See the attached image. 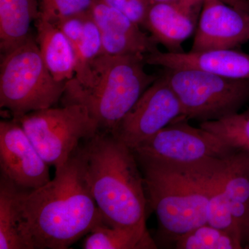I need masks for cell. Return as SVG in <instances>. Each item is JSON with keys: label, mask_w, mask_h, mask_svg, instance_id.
<instances>
[{"label": "cell", "mask_w": 249, "mask_h": 249, "mask_svg": "<svg viewBox=\"0 0 249 249\" xmlns=\"http://www.w3.org/2000/svg\"><path fill=\"white\" fill-rule=\"evenodd\" d=\"M23 234L29 249H66L103 224L91 193L83 142L45 186L26 191Z\"/></svg>", "instance_id": "cell-1"}, {"label": "cell", "mask_w": 249, "mask_h": 249, "mask_svg": "<svg viewBox=\"0 0 249 249\" xmlns=\"http://www.w3.org/2000/svg\"><path fill=\"white\" fill-rule=\"evenodd\" d=\"M87 175L104 224L114 227L146 226L143 176L132 149L107 132L83 142Z\"/></svg>", "instance_id": "cell-2"}, {"label": "cell", "mask_w": 249, "mask_h": 249, "mask_svg": "<svg viewBox=\"0 0 249 249\" xmlns=\"http://www.w3.org/2000/svg\"><path fill=\"white\" fill-rule=\"evenodd\" d=\"M136 158L143 176L148 208L157 214L163 237L173 244L178 237L207 224L208 183L222 159L180 165Z\"/></svg>", "instance_id": "cell-3"}, {"label": "cell", "mask_w": 249, "mask_h": 249, "mask_svg": "<svg viewBox=\"0 0 249 249\" xmlns=\"http://www.w3.org/2000/svg\"><path fill=\"white\" fill-rule=\"evenodd\" d=\"M144 55L101 54L90 65L83 83H66L62 105H80L99 131L114 134L124 116L158 76L145 71Z\"/></svg>", "instance_id": "cell-4"}, {"label": "cell", "mask_w": 249, "mask_h": 249, "mask_svg": "<svg viewBox=\"0 0 249 249\" xmlns=\"http://www.w3.org/2000/svg\"><path fill=\"white\" fill-rule=\"evenodd\" d=\"M46 67L37 41L31 35L20 45L1 55L0 107L17 118L53 107L66 88Z\"/></svg>", "instance_id": "cell-5"}, {"label": "cell", "mask_w": 249, "mask_h": 249, "mask_svg": "<svg viewBox=\"0 0 249 249\" xmlns=\"http://www.w3.org/2000/svg\"><path fill=\"white\" fill-rule=\"evenodd\" d=\"M162 74L177 95L188 121H217L249 102V80L235 79L196 69L164 68Z\"/></svg>", "instance_id": "cell-6"}, {"label": "cell", "mask_w": 249, "mask_h": 249, "mask_svg": "<svg viewBox=\"0 0 249 249\" xmlns=\"http://www.w3.org/2000/svg\"><path fill=\"white\" fill-rule=\"evenodd\" d=\"M14 119L46 163L55 170L70 160L82 142L99 132L96 121L80 105L47 108Z\"/></svg>", "instance_id": "cell-7"}, {"label": "cell", "mask_w": 249, "mask_h": 249, "mask_svg": "<svg viewBox=\"0 0 249 249\" xmlns=\"http://www.w3.org/2000/svg\"><path fill=\"white\" fill-rule=\"evenodd\" d=\"M137 157L173 165H194L224 159L237 150L206 129L193 127L186 119L172 123L132 149Z\"/></svg>", "instance_id": "cell-8"}, {"label": "cell", "mask_w": 249, "mask_h": 249, "mask_svg": "<svg viewBox=\"0 0 249 249\" xmlns=\"http://www.w3.org/2000/svg\"><path fill=\"white\" fill-rule=\"evenodd\" d=\"M179 119H184L181 103L161 74L124 116L113 135L132 150Z\"/></svg>", "instance_id": "cell-9"}, {"label": "cell", "mask_w": 249, "mask_h": 249, "mask_svg": "<svg viewBox=\"0 0 249 249\" xmlns=\"http://www.w3.org/2000/svg\"><path fill=\"white\" fill-rule=\"evenodd\" d=\"M49 167L17 121H1V175L22 189L32 191L51 181Z\"/></svg>", "instance_id": "cell-10"}, {"label": "cell", "mask_w": 249, "mask_h": 249, "mask_svg": "<svg viewBox=\"0 0 249 249\" xmlns=\"http://www.w3.org/2000/svg\"><path fill=\"white\" fill-rule=\"evenodd\" d=\"M249 41V12L224 0H203L191 52L235 49Z\"/></svg>", "instance_id": "cell-11"}, {"label": "cell", "mask_w": 249, "mask_h": 249, "mask_svg": "<svg viewBox=\"0 0 249 249\" xmlns=\"http://www.w3.org/2000/svg\"><path fill=\"white\" fill-rule=\"evenodd\" d=\"M202 4L203 0L152 4L143 27L168 52H183V42L196 31Z\"/></svg>", "instance_id": "cell-12"}, {"label": "cell", "mask_w": 249, "mask_h": 249, "mask_svg": "<svg viewBox=\"0 0 249 249\" xmlns=\"http://www.w3.org/2000/svg\"><path fill=\"white\" fill-rule=\"evenodd\" d=\"M89 11L101 34L103 54L145 56L158 50L151 36L114 8L96 0Z\"/></svg>", "instance_id": "cell-13"}, {"label": "cell", "mask_w": 249, "mask_h": 249, "mask_svg": "<svg viewBox=\"0 0 249 249\" xmlns=\"http://www.w3.org/2000/svg\"><path fill=\"white\" fill-rule=\"evenodd\" d=\"M147 65L163 68L196 69L219 76L249 80V54L231 49L199 52H161L145 55Z\"/></svg>", "instance_id": "cell-14"}, {"label": "cell", "mask_w": 249, "mask_h": 249, "mask_svg": "<svg viewBox=\"0 0 249 249\" xmlns=\"http://www.w3.org/2000/svg\"><path fill=\"white\" fill-rule=\"evenodd\" d=\"M223 186L231 212L242 235L244 249L249 242V159L237 150L228 156L223 168Z\"/></svg>", "instance_id": "cell-15"}, {"label": "cell", "mask_w": 249, "mask_h": 249, "mask_svg": "<svg viewBox=\"0 0 249 249\" xmlns=\"http://www.w3.org/2000/svg\"><path fill=\"white\" fill-rule=\"evenodd\" d=\"M36 40L46 67L57 81L67 83L74 78L76 56L71 44L55 24L37 18Z\"/></svg>", "instance_id": "cell-16"}, {"label": "cell", "mask_w": 249, "mask_h": 249, "mask_svg": "<svg viewBox=\"0 0 249 249\" xmlns=\"http://www.w3.org/2000/svg\"><path fill=\"white\" fill-rule=\"evenodd\" d=\"M39 17L37 0H0V49L7 53L30 37Z\"/></svg>", "instance_id": "cell-17"}, {"label": "cell", "mask_w": 249, "mask_h": 249, "mask_svg": "<svg viewBox=\"0 0 249 249\" xmlns=\"http://www.w3.org/2000/svg\"><path fill=\"white\" fill-rule=\"evenodd\" d=\"M26 191L1 175L0 249H29L23 234L22 201Z\"/></svg>", "instance_id": "cell-18"}, {"label": "cell", "mask_w": 249, "mask_h": 249, "mask_svg": "<svg viewBox=\"0 0 249 249\" xmlns=\"http://www.w3.org/2000/svg\"><path fill=\"white\" fill-rule=\"evenodd\" d=\"M84 249H155L158 248L146 226L114 227L101 224L88 234Z\"/></svg>", "instance_id": "cell-19"}, {"label": "cell", "mask_w": 249, "mask_h": 249, "mask_svg": "<svg viewBox=\"0 0 249 249\" xmlns=\"http://www.w3.org/2000/svg\"><path fill=\"white\" fill-rule=\"evenodd\" d=\"M224 160L225 158L219 160L210 175L208 183L209 201L207 224L229 232L238 239L243 245L240 229L229 209L223 186L222 175Z\"/></svg>", "instance_id": "cell-20"}, {"label": "cell", "mask_w": 249, "mask_h": 249, "mask_svg": "<svg viewBox=\"0 0 249 249\" xmlns=\"http://www.w3.org/2000/svg\"><path fill=\"white\" fill-rule=\"evenodd\" d=\"M199 127L217 136L232 148L245 152L249 159V109L219 120L201 122Z\"/></svg>", "instance_id": "cell-21"}, {"label": "cell", "mask_w": 249, "mask_h": 249, "mask_svg": "<svg viewBox=\"0 0 249 249\" xmlns=\"http://www.w3.org/2000/svg\"><path fill=\"white\" fill-rule=\"evenodd\" d=\"M173 245L177 249H244L238 239L208 224L178 237Z\"/></svg>", "instance_id": "cell-22"}, {"label": "cell", "mask_w": 249, "mask_h": 249, "mask_svg": "<svg viewBox=\"0 0 249 249\" xmlns=\"http://www.w3.org/2000/svg\"><path fill=\"white\" fill-rule=\"evenodd\" d=\"M73 49L76 56L74 78L83 83L88 76L91 62L103 54L101 34L90 11L87 15L83 34Z\"/></svg>", "instance_id": "cell-23"}, {"label": "cell", "mask_w": 249, "mask_h": 249, "mask_svg": "<svg viewBox=\"0 0 249 249\" xmlns=\"http://www.w3.org/2000/svg\"><path fill=\"white\" fill-rule=\"evenodd\" d=\"M39 17L53 24L90 11L96 0H37Z\"/></svg>", "instance_id": "cell-24"}, {"label": "cell", "mask_w": 249, "mask_h": 249, "mask_svg": "<svg viewBox=\"0 0 249 249\" xmlns=\"http://www.w3.org/2000/svg\"><path fill=\"white\" fill-rule=\"evenodd\" d=\"M114 8L129 19L143 27L150 6L151 0H100Z\"/></svg>", "instance_id": "cell-25"}, {"label": "cell", "mask_w": 249, "mask_h": 249, "mask_svg": "<svg viewBox=\"0 0 249 249\" xmlns=\"http://www.w3.org/2000/svg\"><path fill=\"white\" fill-rule=\"evenodd\" d=\"M181 1V0H151L152 4H156V3L175 2V1Z\"/></svg>", "instance_id": "cell-26"}, {"label": "cell", "mask_w": 249, "mask_h": 249, "mask_svg": "<svg viewBox=\"0 0 249 249\" xmlns=\"http://www.w3.org/2000/svg\"><path fill=\"white\" fill-rule=\"evenodd\" d=\"M224 1H227V2L229 3V4H233V3L236 2V1H238V0H224Z\"/></svg>", "instance_id": "cell-27"}, {"label": "cell", "mask_w": 249, "mask_h": 249, "mask_svg": "<svg viewBox=\"0 0 249 249\" xmlns=\"http://www.w3.org/2000/svg\"><path fill=\"white\" fill-rule=\"evenodd\" d=\"M246 249H249V242L248 245H247V248H246Z\"/></svg>", "instance_id": "cell-28"}, {"label": "cell", "mask_w": 249, "mask_h": 249, "mask_svg": "<svg viewBox=\"0 0 249 249\" xmlns=\"http://www.w3.org/2000/svg\"><path fill=\"white\" fill-rule=\"evenodd\" d=\"M248 1H249V0H248Z\"/></svg>", "instance_id": "cell-29"}]
</instances>
